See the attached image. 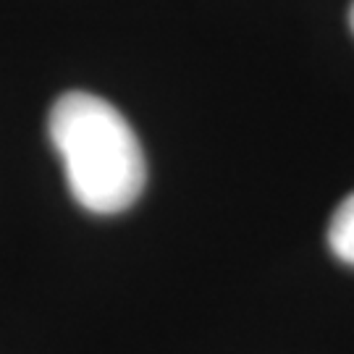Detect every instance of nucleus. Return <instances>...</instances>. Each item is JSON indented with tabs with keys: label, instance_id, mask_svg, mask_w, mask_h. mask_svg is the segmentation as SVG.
I'll use <instances>...</instances> for the list:
<instances>
[{
	"label": "nucleus",
	"instance_id": "f257e3e1",
	"mask_svg": "<svg viewBox=\"0 0 354 354\" xmlns=\"http://www.w3.org/2000/svg\"><path fill=\"white\" fill-rule=\"evenodd\" d=\"M50 142L66 168L74 200L97 215H115L140 200L147 165L129 121L108 100L66 92L50 111Z\"/></svg>",
	"mask_w": 354,
	"mask_h": 354
},
{
	"label": "nucleus",
	"instance_id": "f03ea898",
	"mask_svg": "<svg viewBox=\"0 0 354 354\" xmlns=\"http://www.w3.org/2000/svg\"><path fill=\"white\" fill-rule=\"evenodd\" d=\"M328 247L342 263L354 266V192L333 210L328 223Z\"/></svg>",
	"mask_w": 354,
	"mask_h": 354
},
{
	"label": "nucleus",
	"instance_id": "7ed1b4c3",
	"mask_svg": "<svg viewBox=\"0 0 354 354\" xmlns=\"http://www.w3.org/2000/svg\"><path fill=\"white\" fill-rule=\"evenodd\" d=\"M349 26H352V32H354V3H352V8H349Z\"/></svg>",
	"mask_w": 354,
	"mask_h": 354
}]
</instances>
